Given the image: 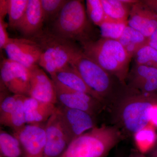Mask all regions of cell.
Wrapping results in <instances>:
<instances>
[{
    "instance_id": "cell-20",
    "label": "cell",
    "mask_w": 157,
    "mask_h": 157,
    "mask_svg": "<svg viewBox=\"0 0 157 157\" xmlns=\"http://www.w3.org/2000/svg\"><path fill=\"white\" fill-rule=\"evenodd\" d=\"M106 18L117 21H128L132 5L122 0H101Z\"/></svg>"
},
{
    "instance_id": "cell-29",
    "label": "cell",
    "mask_w": 157,
    "mask_h": 157,
    "mask_svg": "<svg viewBox=\"0 0 157 157\" xmlns=\"http://www.w3.org/2000/svg\"><path fill=\"white\" fill-rule=\"evenodd\" d=\"M17 95L7 96L1 100L0 104V124L6 126L15 108Z\"/></svg>"
},
{
    "instance_id": "cell-4",
    "label": "cell",
    "mask_w": 157,
    "mask_h": 157,
    "mask_svg": "<svg viewBox=\"0 0 157 157\" xmlns=\"http://www.w3.org/2000/svg\"><path fill=\"white\" fill-rule=\"evenodd\" d=\"M30 39L40 46L42 54L38 65L50 76L70 65L80 47L76 42L57 36L48 30H42Z\"/></svg>"
},
{
    "instance_id": "cell-9",
    "label": "cell",
    "mask_w": 157,
    "mask_h": 157,
    "mask_svg": "<svg viewBox=\"0 0 157 157\" xmlns=\"http://www.w3.org/2000/svg\"><path fill=\"white\" fill-rule=\"evenodd\" d=\"M63 127L70 142L97 126L96 117L78 109L57 106Z\"/></svg>"
},
{
    "instance_id": "cell-24",
    "label": "cell",
    "mask_w": 157,
    "mask_h": 157,
    "mask_svg": "<svg viewBox=\"0 0 157 157\" xmlns=\"http://www.w3.org/2000/svg\"><path fill=\"white\" fill-rule=\"evenodd\" d=\"M128 25V21H117L105 18L99 26L101 38L118 40Z\"/></svg>"
},
{
    "instance_id": "cell-6",
    "label": "cell",
    "mask_w": 157,
    "mask_h": 157,
    "mask_svg": "<svg viewBox=\"0 0 157 157\" xmlns=\"http://www.w3.org/2000/svg\"><path fill=\"white\" fill-rule=\"evenodd\" d=\"M90 25L83 2L68 0L60 13L52 23L50 32L54 35L79 43L90 40L88 37Z\"/></svg>"
},
{
    "instance_id": "cell-5",
    "label": "cell",
    "mask_w": 157,
    "mask_h": 157,
    "mask_svg": "<svg viewBox=\"0 0 157 157\" xmlns=\"http://www.w3.org/2000/svg\"><path fill=\"white\" fill-rule=\"evenodd\" d=\"M70 64L78 72L86 84L98 94L106 107H108L119 88L116 85L113 79L115 77L86 56L81 47L73 57Z\"/></svg>"
},
{
    "instance_id": "cell-33",
    "label": "cell",
    "mask_w": 157,
    "mask_h": 157,
    "mask_svg": "<svg viewBox=\"0 0 157 157\" xmlns=\"http://www.w3.org/2000/svg\"><path fill=\"white\" fill-rule=\"evenodd\" d=\"M147 45L157 50V29L148 38Z\"/></svg>"
},
{
    "instance_id": "cell-31",
    "label": "cell",
    "mask_w": 157,
    "mask_h": 157,
    "mask_svg": "<svg viewBox=\"0 0 157 157\" xmlns=\"http://www.w3.org/2000/svg\"><path fill=\"white\" fill-rule=\"evenodd\" d=\"M150 124L157 128V104L151 107L149 113Z\"/></svg>"
},
{
    "instance_id": "cell-27",
    "label": "cell",
    "mask_w": 157,
    "mask_h": 157,
    "mask_svg": "<svg viewBox=\"0 0 157 157\" xmlns=\"http://www.w3.org/2000/svg\"><path fill=\"white\" fill-rule=\"evenodd\" d=\"M133 58L137 64L157 69V50L150 45L143 46Z\"/></svg>"
},
{
    "instance_id": "cell-30",
    "label": "cell",
    "mask_w": 157,
    "mask_h": 157,
    "mask_svg": "<svg viewBox=\"0 0 157 157\" xmlns=\"http://www.w3.org/2000/svg\"><path fill=\"white\" fill-rule=\"evenodd\" d=\"M9 27L8 23L5 21L4 18H0V48L4 49L9 43L10 38L7 32Z\"/></svg>"
},
{
    "instance_id": "cell-12",
    "label": "cell",
    "mask_w": 157,
    "mask_h": 157,
    "mask_svg": "<svg viewBox=\"0 0 157 157\" xmlns=\"http://www.w3.org/2000/svg\"><path fill=\"white\" fill-rule=\"evenodd\" d=\"M45 132L46 141L44 157H59L71 142L61 121L57 107L45 122Z\"/></svg>"
},
{
    "instance_id": "cell-10",
    "label": "cell",
    "mask_w": 157,
    "mask_h": 157,
    "mask_svg": "<svg viewBox=\"0 0 157 157\" xmlns=\"http://www.w3.org/2000/svg\"><path fill=\"white\" fill-rule=\"evenodd\" d=\"M45 123L26 124L19 130L13 131L22 147V157H44Z\"/></svg>"
},
{
    "instance_id": "cell-25",
    "label": "cell",
    "mask_w": 157,
    "mask_h": 157,
    "mask_svg": "<svg viewBox=\"0 0 157 157\" xmlns=\"http://www.w3.org/2000/svg\"><path fill=\"white\" fill-rule=\"evenodd\" d=\"M68 0H41L44 23H53Z\"/></svg>"
},
{
    "instance_id": "cell-32",
    "label": "cell",
    "mask_w": 157,
    "mask_h": 157,
    "mask_svg": "<svg viewBox=\"0 0 157 157\" xmlns=\"http://www.w3.org/2000/svg\"><path fill=\"white\" fill-rule=\"evenodd\" d=\"M8 14V0L0 1V18L5 19Z\"/></svg>"
},
{
    "instance_id": "cell-23",
    "label": "cell",
    "mask_w": 157,
    "mask_h": 157,
    "mask_svg": "<svg viewBox=\"0 0 157 157\" xmlns=\"http://www.w3.org/2000/svg\"><path fill=\"white\" fill-rule=\"evenodd\" d=\"M29 0H8L9 27L17 29L24 15Z\"/></svg>"
},
{
    "instance_id": "cell-26",
    "label": "cell",
    "mask_w": 157,
    "mask_h": 157,
    "mask_svg": "<svg viewBox=\"0 0 157 157\" xmlns=\"http://www.w3.org/2000/svg\"><path fill=\"white\" fill-rule=\"evenodd\" d=\"M25 96L17 95L15 108L10 116L6 127L11 128L12 131L19 130L26 124L24 101Z\"/></svg>"
},
{
    "instance_id": "cell-11",
    "label": "cell",
    "mask_w": 157,
    "mask_h": 157,
    "mask_svg": "<svg viewBox=\"0 0 157 157\" xmlns=\"http://www.w3.org/2000/svg\"><path fill=\"white\" fill-rule=\"evenodd\" d=\"M8 59L30 69L38 65L42 54L39 44L27 38H10L5 48Z\"/></svg>"
},
{
    "instance_id": "cell-35",
    "label": "cell",
    "mask_w": 157,
    "mask_h": 157,
    "mask_svg": "<svg viewBox=\"0 0 157 157\" xmlns=\"http://www.w3.org/2000/svg\"><path fill=\"white\" fill-rule=\"evenodd\" d=\"M150 155L151 157H157V146L152 150Z\"/></svg>"
},
{
    "instance_id": "cell-21",
    "label": "cell",
    "mask_w": 157,
    "mask_h": 157,
    "mask_svg": "<svg viewBox=\"0 0 157 157\" xmlns=\"http://www.w3.org/2000/svg\"><path fill=\"white\" fill-rule=\"evenodd\" d=\"M133 136L138 151L142 154L151 151L157 141L155 128L151 124L136 132Z\"/></svg>"
},
{
    "instance_id": "cell-17",
    "label": "cell",
    "mask_w": 157,
    "mask_h": 157,
    "mask_svg": "<svg viewBox=\"0 0 157 157\" xmlns=\"http://www.w3.org/2000/svg\"><path fill=\"white\" fill-rule=\"evenodd\" d=\"M51 78L52 81L59 82L70 89L92 96L104 104L98 94L86 84L78 72L70 64L51 76Z\"/></svg>"
},
{
    "instance_id": "cell-36",
    "label": "cell",
    "mask_w": 157,
    "mask_h": 157,
    "mask_svg": "<svg viewBox=\"0 0 157 157\" xmlns=\"http://www.w3.org/2000/svg\"><path fill=\"white\" fill-rule=\"evenodd\" d=\"M141 153L139 151H135L132 153L129 157H141Z\"/></svg>"
},
{
    "instance_id": "cell-22",
    "label": "cell",
    "mask_w": 157,
    "mask_h": 157,
    "mask_svg": "<svg viewBox=\"0 0 157 157\" xmlns=\"http://www.w3.org/2000/svg\"><path fill=\"white\" fill-rule=\"evenodd\" d=\"M1 157H22V149L17 137L3 130L0 132Z\"/></svg>"
},
{
    "instance_id": "cell-16",
    "label": "cell",
    "mask_w": 157,
    "mask_h": 157,
    "mask_svg": "<svg viewBox=\"0 0 157 157\" xmlns=\"http://www.w3.org/2000/svg\"><path fill=\"white\" fill-rule=\"evenodd\" d=\"M44 23L41 0H29L25 13L16 29L27 39H30L42 32Z\"/></svg>"
},
{
    "instance_id": "cell-14",
    "label": "cell",
    "mask_w": 157,
    "mask_h": 157,
    "mask_svg": "<svg viewBox=\"0 0 157 157\" xmlns=\"http://www.w3.org/2000/svg\"><path fill=\"white\" fill-rule=\"evenodd\" d=\"M128 24L148 38L157 29V14L143 1L132 5Z\"/></svg>"
},
{
    "instance_id": "cell-28",
    "label": "cell",
    "mask_w": 157,
    "mask_h": 157,
    "mask_svg": "<svg viewBox=\"0 0 157 157\" xmlns=\"http://www.w3.org/2000/svg\"><path fill=\"white\" fill-rule=\"evenodd\" d=\"M86 11L89 18L95 25L99 26L106 18L101 0L86 1Z\"/></svg>"
},
{
    "instance_id": "cell-1",
    "label": "cell",
    "mask_w": 157,
    "mask_h": 157,
    "mask_svg": "<svg viewBox=\"0 0 157 157\" xmlns=\"http://www.w3.org/2000/svg\"><path fill=\"white\" fill-rule=\"evenodd\" d=\"M157 104V95L145 94L121 85L109 107L113 125L124 136L135 133L150 124L149 113Z\"/></svg>"
},
{
    "instance_id": "cell-3",
    "label": "cell",
    "mask_w": 157,
    "mask_h": 157,
    "mask_svg": "<svg viewBox=\"0 0 157 157\" xmlns=\"http://www.w3.org/2000/svg\"><path fill=\"white\" fill-rule=\"evenodd\" d=\"M124 137L115 126H97L72 140L59 157H106Z\"/></svg>"
},
{
    "instance_id": "cell-15",
    "label": "cell",
    "mask_w": 157,
    "mask_h": 157,
    "mask_svg": "<svg viewBox=\"0 0 157 157\" xmlns=\"http://www.w3.org/2000/svg\"><path fill=\"white\" fill-rule=\"evenodd\" d=\"M126 85L145 94L157 95V69L135 63L129 71Z\"/></svg>"
},
{
    "instance_id": "cell-7",
    "label": "cell",
    "mask_w": 157,
    "mask_h": 157,
    "mask_svg": "<svg viewBox=\"0 0 157 157\" xmlns=\"http://www.w3.org/2000/svg\"><path fill=\"white\" fill-rule=\"evenodd\" d=\"M53 82L58 103L63 107L85 111L96 117L106 107L92 96L70 89L56 82Z\"/></svg>"
},
{
    "instance_id": "cell-18",
    "label": "cell",
    "mask_w": 157,
    "mask_h": 157,
    "mask_svg": "<svg viewBox=\"0 0 157 157\" xmlns=\"http://www.w3.org/2000/svg\"><path fill=\"white\" fill-rule=\"evenodd\" d=\"M26 124L45 123L56 109L55 104L25 96L24 101Z\"/></svg>"
},
{
    "instance_id": "cell-34",
    "label": "cell",
    "mask_w": 157,
    "mask_h": 157,
    "mask_svg": "<svg viewBox=\"0 0 157 157\" xmlns=\"http://www.w3.org/2000/svg\"><path fill=\"white\" fill-rule=\"evenodd\" d=\"M144 2L157 14V0H144Z\"/></svg>"
},
{
    "instance_id": "cell-13",
    "label": "cell",
    "mask_w": 157,
    "mask_h": 157,
    "mask_svg": "<svg viewBox=\"0 0 157 157\" xmlns=\"http://www.w3.org/2000/svg\"><path fill=\"white\" fill-rule=\"evenodd\" d=\"M29 97L56 105L58 103L54 84L39 65L31 68Z\"/></svg>"
},
{
    "instance_id": "cell-37",
    "label": "cell",
    "mask_w": 157,
    "mask_h": 157,
    "mask_svg": "<svg viewBox=\"0 0 157 157\" xmlns=\"http://www.w3.org/2000/svg\"><path fill=\"white\" fill-rule=\"evenodd\" d=\"M141 157H147L146 156H145V155L142 154H141Z\"/></svg>"
},
{
    "instance_id": "cell-8",
    "label": "cell",
    "mask_w": 157,
    "mask_h": 157,
    "mask_svg": "<svg viewBox=\"0 0 157 157\" xmlns=\"http://www.w3.org/2000/svg\"><path fill=\"white\" fill-rule=\"evenodd\" d=\"M1 82L13 94L29 97L30 70L9 59L1 62Z\"/></svg>"
},
{
    "instance_id": "cell-2",
    "label": "cell",
    "mask_w": 157,
    "mask_h": 157,
    "mask_svg": "<svg viewBox=\"0 0 157 157\" xmlns=\"http://www.w3.org/2000/svg\"><path fill=\"white\" fill-rule=\"evenodd\" d=\"M83 53L109 73L122 85H126L132 58L117 40L101 38L80 42Z\"/></svg>"
},
{
    "instance_id": "cell-19",
    "label": "cell",
    "mask_w": 157,
    "mask_h": 157,
    "mask_svg": "<svg viewBox=\"0 0 157 157\" xmlns=\"http://www.w3.org/2000/svg\"><path fill=\"white\" fill-rule=\"evenodd\" d=\"M147 39L140 32L128 25L118 40L132 58L143 46L147 45Z\"/></svg>"
}]
</instances>
